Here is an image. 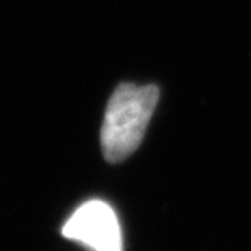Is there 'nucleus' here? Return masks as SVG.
Segmentation results:
<instances>
[{
  "instance_id": "nucleus-1",
  "label": "nucleus",
  "mask_w": 251,
  "mask_h": 251,
  "mask_svg": "<svg viewBox=\"0 0 251 251\" xmlns=\"http://www.w3.org/2000/svg\"><path fill=\"white\" fill-rule=\"evenodd\" d=\"M159 101L155 86L121 84L110 96L101 126V149L108 162H121L140 147Z\"/></svg>"
},
{
  "instance_id": "nucleus-2",
  "label": "nucleus",
  "mask_w": 251,
  "mask_h": 251,
  "mask_svg": "<svg viewBox=\"0 0 251 251\" xmlns=\"http://www.w3.org/2000/svg\"><path fill=\"white\" fill-rule=\"evenodd\" d=\"M67 239L78 241L93 251H122L121 225L110 204L100 199H91L63 225Z\"/></svg>"
}]
</instances>
